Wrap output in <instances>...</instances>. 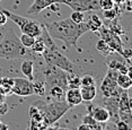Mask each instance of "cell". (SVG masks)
<instances>
[{
	"mask_svg": "<svg viewBox=\"0 0 132 130\" xmlns=\"http://www.w3.org/2000/svg\"><path fill=\"white\" fill-rule=\"evenodd\" d=\"M88 113H90L93 118L95 119V121L98 123H105L110 120V113L105 108L90 106Z\"/></svg>",
	"mask_w": 132,
	"mask_h": 130,
	"instance_id": "cell-14",
	"label": "cell"
},
{
	"mask_svg": "<svg viewBox=\"0 0 132 130\" xmlns=\"http://www.w3.org/2000/svg\"><path fill=\"white\" fill-rule=\"evenodd\" d=\"M7 111H8V105L6 104L5 102L0 103V114H6Z\"/></svg>",
	"mask_w": 132,
	"mask_h": 130,
	"instance_id": "cell-35",
	"label": "cell"
},
{
	"mask_svg": "<svg viewBox=\"0 0 132 130\" xmlns=\"http://www.w3.org/2000/svg\"><path fill=\"white\" fill-rule=\"evenodd\" d=\"M2 11L6 14V16L10 18L13 22L20 28V31L24 34L31 35L33 37H38L41 34V24L35 22L33 19H28L26 17H22L17 14H14L7 9H2Z\"/></svg>",
	"mask_w": 132,
	"mask_h": 130,
	"instance_id": "cell-4",
	"label": "cell"
},
{
	"mask_svg": "<svg viewBox=\"0 0 132 130\" xmlns=\"http://www.w3.org/2000/svg\"><path fill=\"white\" fill-rule=\"evenodd\" d=\"M31 49L33 50V52H35V53H40V54L43 53V51L45 50V44H44V42L42 41V39L40 36L35 39V42L33 43Z\"/></svg>",
	"mask_w": 132,
	"mask_h": 130,
	"instance_id": "cell-25",
	"label": "cell"
},
{
	"mask_svg": "<svg viewBox=\"0 0 132 130\" xmlns=\"http://www.w3.org/2000/svg\"><path fill=\"white\" fill-rule=\"evenodd\" d=\"M119 72L114 69H109L107 75L105 76L101 84V90L103 93L104 97H109V96H113L118 93L121 92V88L116 84V77H118Z\"/></svg>",
	"mask_w": 132,
	"mask_h": 130,
	"instance_id": "cell-7",
	"label": "cell"
},
{
	"mask_svg": "<svg viewBox=\"0 0 132 130\" xmlns=\"http://www.w3.org/2000/svg\"><path fill=\"white\" fill-rule=\"evenodd\" d=\"M45 81L44 80H33V89L34 94L38 96H43L45 94Z\"/></svg>",
	"mask_w": 132,
	"mask_h": 130,
	"instance_id": "cell-22",
	"label": "cell"
},
{
	"mask_svg": "<svg viewBox=\"0 0 132 130\" xmlns=\"http://www.w3.org/2000/svg\"><path fill=\"white\" fill-rule=\"evenodd\" d=\"M45 27L51 37L64 42L68 47H75L81 35L89 32L86 22L77 24L72 22L70 17L47 24Z\"/></svg>",
	"mask_w": 132,
	"mask_h": 130,
	"instance_id": "cell-1",
	"label": "cell"
},
{
	"mask_svg": "<svg viewBox=\"0 0 132 130\" xmlns=\"http://www.w3.org/2000/svg\"><path fill=\"white\" fill-rule=\"evenodd\" d=\"M98 4H100V8L103 10H109L115 6V2L113 0H98Z\"/></svg>",
	"mask_w": 132,
	"mask_h": 130,
	"instance_id": "cell-28",
	"label": "cell"
},
{
	"mask_svg": "<svg viewBox=\"0 0 132 130\" xmlns=\"http://www.w3.org/2000/svg\"><path fill=\"white\" fill-rule=\"evenodd\" d=\"M50 95L52 96L54 101H64L65 89L60 86H52L50 87Z\"/></svg>",
	"mask_w": 132,
	"mask_h": 130,
	"instance_id": "cell-20",
	"label": "cell"
},
{
	"mask_svg": "<svg viewBox=\"0 0 132 130\" xmlns=\"http://www.w3.org/2000/svg\"><path fill=\"white\" fill-rule=\"evenodd\" d=\"M56 130H69L68 128H64V127H60V128H58Z\"/></svg>",
	"mask_w": 132,
	"mask_h": 130,
	"instance_id": "cell-40",
	"label": "cell"
},
{
	"mask_svg": "<svg viewBox=\"0 0 132 130\" xmlns=\"http://www.w3.org/2000/svg\"><path fill=\"white\" fill-rule=\"evenodd\" d=\"M1 80H2V77H0V85H1Z\"/></svg>",
	"mask_w": 132,
	"mask_h": 130,
	"instance_id": "cell-41",
	"label": "cell"
},
{
	"mask_svg": "<svg viewBox=\"0 0 132 130\" xmlns=\"http://www.w3.org/2000/svg\"><path fill=\"white\" fill-rule=\"evenodd\" d=\"M116 84L121 89H129L132 86V78L127 74H118Z\"/></svg>",
	"mask_w": 132,
	"mask_h": 130,
	"instance_id": "cell-18",
	"label": "cell"
},
{
	"mask_svg": "<svg viewBox=\"0 0 132 130\" xmlns=\"http://www.w3.org/2000/svg\"><path fill=\"white\" fill-rule=\"evenodd\" d=\"M77 130H90V126L86 125V123H81L80 126H78Z\"/></svg>",
	"mask_w": 132,
	"mask_h": 130,
	"instance_id": "cell-36",
	"label": "cell"
},
{
	"mask_svg": "<svg viewBox=\"0 0 132 130\" xmlns=\"http://www.w3.org/2000/svg\"><path fill=\"white\" fill-rule=\"evenodd\" d=\"M96 49H97V51H100L102 56H110V54L112 53V50L110 49V47L107 45V43L103 39H101V40L96 43Z\"/></svg>",
	"mask_w": 132,
	"mask_h": 130,
	"instance_id": "cell-23",
	"label": "cell"
},
{
	"mask_svg": "<svg viewBox=\"0 0 132 130\" xmlns=\"http://www.w3.org/2000/svg\"><path fill=\"white\" fill-rule=\"evenodd\" d=\"M131 98L128 89H123L119 97V118L129 126H131Z\"/></svg>",
	"mask_w": 132,
	"mask_h": 130,
	"instance_id": "cell-9",
	"label": "cell"
},
{
	"mask_svg": "<svg viewBox=\"0 0 132 130\" xmlns=\"http://www.w3.org/2000/svg\"><path fill=\"white\" fill-rule=\"evenodd\" d=\"M80 94H81L82 102H90L95 98L96 94H97V89H96L95 85L92 86H80Z\"/></svg>",
	"mask_w": 132,
	"mask_h": 130,
	"instance_id": "cell-16",
	"label": "cell"
},
{
	"mask_svg": "<svg viewBox=\"0 0 132 130\" xmlns=\"http://www.w3.org/2000/svg\"><path fill=\"white\" fill-rule=\"evenodd\" d=\"M121 92L118 93V94H115V95H113V96L104 97L105 109L109 111L110 119L112 120V121H115V122H118L120 120V118H119V97H120Z\"/></svg>",
	"mask_w": 132,
	"mask_h": 130,
	"instance_id": "cell-11",
	"label": "cell"
},
{
	"mask_svg": "<svg viewBox=\"0 0 132 130\" xmlns=\"http://www.w3.org/2000/svg\"><path fill=\"white\" fill-rule=\"evenodd\" d=\"M121 56L127 60L128 62H131V57H132V51L131 49H123L121 52Z\"/></svg>",
	"mask_w": 132,
	"mask_h": 130,
	"instance_id": "cell-32",
	"label": "cell"
},
{
	"mask_svg": "<svg viewBox=\"0 0 132 130\" xmlns=\"http://www.w3.org/2000/svg\"><path fill=\"white\" fill-rule=\"evenodd\" d=\"M70 18L72 22L77 23V24L85 22V16H84V13H81V11H73V13L71 14Z\"/></svg>",
	"mask_w": 132,
	"mask_h": 130,
	"instance_id": "cell-29",
	"label": "cell"
},
{
	"mask_svg": "<svg viewBox=\"0 0 132 130\" xmlns=\"http://www.w3.org/2000/svg\"><path fill=\"white\" fill-rule=\"evenodd\" d=\"M13 84H14V78H6V77H2L1 85H0V86H6V87H10V88H11Z\"/></svg>",
	"mask_w": 132,
	"mask_h": 130,
	"instance_id": "cell-33",
	"label": "cell"
},
{
	"mask_svg": "<svg viewBox=\"0 0 132 130\" xmlns=\"http://www.w3.org/2000/svg\"><path fill=\"white\" fill-rule=\"evenodd\" d=\"M27 56V50L20 43L13 28H8L0 41V59H20Z\"/></svg>",
	"mask_w": 132,
	"mask_h": 130,
	"instance_id": "cell-2",
	"label": "cell"
},
{
	"mask_svg": "<svg viewBox=\"0 0 132 130\" xmlns=\"http://www.w3.org/2000/svg\"><path fill=\"white\" fill-rule=\"evenodd\" d=\"M42 56H43V59L47 66H54V67L62 69L65 72H75L73 63L64 54L61 53V51L59 50V48L55 44L53 47L45 48Z\"/></svg>",
	"mask_w": 132,
	"mask_h": 130,
	"instance_id": "cell-3",
	"label": "cell"
},
{
	"mask_svg": "<svg viewBox=\"0 0 132 130\" xmlns=\"http://www.w3.org/2000/svg\"><path fill=\"white\" fill-rule=\"evenodd\" d=\"M7 20H8V17L6 16V14L2 11V9H1V10H0V26L6 25Z\"/></svg>",
	"mask_w": 132,
	"mask_h": 130,
	"instance_id": "cell-34",
	"label": "cell"
},
{
	"mask_svg": "<svg viewBox=\"0 0 132 130\" xmlns=\"http://www.w3.org/2000/svg\"><path fill=\"white\" fill-rule=\"evenodd\" d=\"M116 129L118 130H131V126H129L127 122L122 121V120H119L116 122Z\"/></svg>",
	"mask_w": 132,
	"mask_h": 130,
	"instance_id": "cell-31",
	"label": "cell"
},
{
	"mask_svg": "<svg viewBox=\"0 0 132 130\" xmlns=\"http://www.w3.org/2000/svg\"><path fill=\"white\" fill-rule=\"evenodd\" d=\"M64 101L67 102V104L69 106H76L79 105L82 102L81 94H80L79 88H68L65 90V97Z\"/></svg>",
	"mask_w": 132,
	"mask_h": 130,
	"instance_id": "cell-13",
	"label": "cell"
},
{
	"mask_svg": "<svg viewBox=\"0 0 132 130\" xmlns=\"http://www.w3.org/2000/svg\"><path fill=\"white\" fill-rule=\"evenodd\" d=\"M44 76H45V86L52 87V86H60L65 90L68 89L67 86V76L68 72L63 71L54 66H47L46 70L44 71Z\"/></svg>",
	"mask_w": 132,
	"mask_h": 130,
	"instance_id": "cell-6",
	"label": "cell"
},
{
	"mask_svg": "<svg viewBox=\"0 0 132 130\" xmlns=\"http://www.w3.org/2000/svg\"><path fill=\"white\" fill-rule=\"evenodd\" d=\"M35 39H36V37H33V36H31V35H27V34H24V33H22L19 40H20V43H22L24 47L26 48V49H29V48L33 45V43L35 42Z\"/></svg>",
	"mask_w": 132,
	"mask_h": 130,
	"instance_id": "cell-26",
	"label": "cell"
},
{
	"mask_svg": "<svg viewBox=\"0 0 132 130\" xmlns=\"http://www.w3.org/2000/svg\"><path fill=\"white\" fill-rule=\"evenodd\" d=\"M121 10L119 9V5H115L112 9H109V10H104V17L109 20H114L116 17H119Z\"/></svg>",
	"mask_w": 132,
	"mask_h": 130,
	"instance_id": "cell-24",
	"label": "cell"
},
{
	"mask_svg": "<svg viewBox=\"0 0 132 130\" xmlns=\"http://www.w3.org/2000/svg\"><path fill=\"white\" fill-rule=\"evenodd\" d=\"M95 85V79L90 75H84L80 77V86H92Z\"/></svg>",
	"mask_w": 132,
	"mask_h": 130,
	"instance_id": "cell-27",
	"label": "cell"
},
{
	"mask_svg": "<svg viewBox=\"0 0 132 130\" xmlns=\"http://www.w3.org/2000/svg\"><path fill=\"white\" fill-rule=\"evenodd\" d=\"M82 123H86V125H88V126H94L95 123H96V121H95V119L93 118V116L90 113H88L87 116H85L82 118Z\"/></svg>",
	"mask_w": 132,
	"mask_h": 130,
	"instance_id": "cell-30",
	"label": "cell"
},
{
	"mask_svg": "<svg viewBox=\"0 0 132 130\" xmlns=\"http://www.w3.org/2000/svg\"><path fill=\"white\" fill-rule=\"evenodd\" d=\"M105 42H106L107 45L110 47V49L112 50V52H118L121 54L122 50H123V47H122L123 44H122L121 39H120V35L115 34V33H112Z\"/></svg>",
	"mask_w": 132,
	"mask_h": 130,
	"instance_id": "cell-15",
	"label": "cell"
},
{
	"mask_svg": "<svg viewBox=\"0 0 132 130\" xmlns=\"http://www.w3.org/2000/svg\"><path fill=\"white\" fill-rule=\"evenodd\" d=\"M60 0H34L32 6L28 8V15H38L42 10L49 8L53 4H59Z\"/></svg>",
	"mask_w": 132,
	"mask_h": 130,
	"instance_id": "cell-12",
	"label": "cell"
},
{
	"mask_svg": "<svg viewBox=\"0 0 132 130\" xmlns=\"http://www.w3.org/2000/svg\"><path fill=\"white\" fill-rule=\"evenodd\" d=\"M5 98H6V96L2 94V93H0V103H2V102H5Z\"/></svg>",
	"mask_w": 132,
	"mask_h": 130,
	"instance_id": "cell-39",
	"label": "cell"
},
{
	"mask_svg": "<svg viewBox=\"0 0 132 130\" xmlns=\"http://www.w3.org/2000/svg\"><path fill=\"white\" fill-rule=\"evenodd\" d=\"M20 70H22L23 75L27 78L28 80H34V75H33V70H34V62L32 60H24L20 66Z\"/></svg>",
	"mask_w": 132,
	"mask_h": 130,
	"instance_id": "cell-17",
	"label": "cell"
},
{
	"mask_svg": "<svg viewBox=\"0 0 132 130\" xmlns=\"http://www.w3.org/2000/svg\"><path fill=\"white\" fill-rule=\"evenodd\" d=\"M11 94L18 96H29L34 94L33 81L27 78H14V84L11 86Z\"/></svg>",
	"mask_w": 132,
	"mask_h": 130,
	"instance_id": "cell-10",
	"label": "cell"
},
{
	"mask_svg": "<svg viewBox=\"0 0 132 130\" xmlns=\"http://www.w3.org/2000/svg\"><path fill=\"white\" fill-rule=\"evenodd\" d=\"M70 106L67 104L65 101H54L50 104H45L43 109V120L46 125H52L56 122L67 111Z\"/></svg>",
	"mask_w": 132,
	"mask_h": 130,
	"instance_id": "cell-5",
	"label": "cell"
},
{
	"mask_svg": "<svg viewBox=\"0 0 132 130\" xmlns=\"http://www.w3.org/2000/svg\"><path fill=\"white\" fill-rule=\"evenodd\" d=\"M67 86L68 88H80V77L75 72H68Z\"/></svg>",
	"mask_w": 132,
	"mask_h": 130,
	"instance_id": "cell-21",
	"label": "cell"
},
{
	"mask_svg": "<svg viewBox=\"0 0 132 130\" xmlns=\"http://www.w3.org/2000/svg\"><path fill=\"white\" fill-rule=\"evenodd\" d=\"M61 4L69 6L73 11H96L101 10L98 0H60Z\"/></svg>",
	"mask_w": 132,
	"mask_h": 130,
	"instance_id": "cell-8",
	"label": "cell"
},
{
	"mask_svg": "<svg viewBox=\"0 0 132 130\" xmlns=\"http://www.w3.org/2000/svg\"><path fill=\"white\" fill-rule=\"evenodd\" d=\"M87 26H88L89 31L92 32H97L98 29L103 25V22L101 20V18L97 16V15H92L90 17L88 18V20L86 22Z\"/></svg>",
	"mask_w": 132,
	"mask_h": 130,
	"instance_id": "cell-19",
	"label": "cell"
},
{
	"mask_svg": "<svg viewBox=\"0 0 132 130\" xmlns=\"http://www.w3.org/2000/svg\"><path fill=\"white\" fill-rule=\"evenodd\" d=\"M0 130H8V126L5 125V123L0 122Z\"/></svg>",
	"mask_w": 132,
	"mask_h": 130,
	"instance_id": "cell-38",
	"label": "cell"
},
{
	"mask_svg": "<svg viewBox=\"0 0 132 130\" xmlns=\"http://www.w3.org/2000/svg\"><path fill=\"white\" fill-rule=\"evenodd\" d=\"M90 130H104V129H103V127H102L100 123L96 122L94 126H92V127H90Z\"/></svg>",
	"mask_w": 132,
	"mask_h": 130,
	"instance_id": "cell-37",
	"label": "cell"
}]
</instances>
